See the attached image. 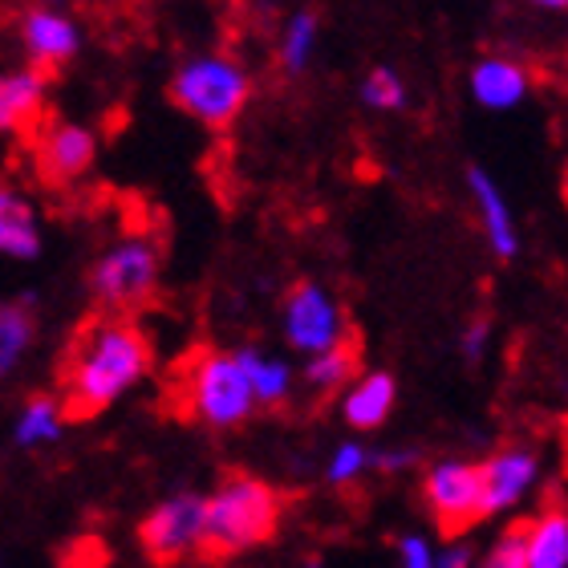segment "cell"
I'll list each match as a JSON object with an SVG mask.
<instances>
[{
    "label": "cell",
    "instance_id": "cell-9",
    "mask_svg": "<svg viewBox=\"0 0 568 568\" xmlns=\"http://www.w3.org/2000/svg\"><path fill=\"white\" fill-rule=\"evenodd\" d=\"M90 163H94V134L78 122H53L37 134V171L53 187L82 179Z\"/></svg>",
    "mask_w": 568,
    "mask_h": 568
},
{
    "label": "cell",
    "instance_id": "cell-26",
    "mask_svg": "<svg viewBox=\"0 0 568 568\" xmlns=\"http://www.w3.org/2000/svg\"><path fill=\"white\" fill-rule=\"evenodd\" d=\"M398 557H403L406 568H430L438 560L435 548L426 545L423 536H403V540H398Z\"/></svg>",
    "mask_w": 568,
    "mask_h": 568
},
{
    "label": "cell",
    "instance_id": "cell-14",
    "mask_svg": "<svg viewBox=\"0 0 568 568\" xmlns=\"http://www.w3.org/2000/svg\"><path fill=\"white\" fill-rule=\"evenodd\" d=\"M467 191H471L475 207H479V220H484V232L491 240V252H496L499 261H511L516 248H520V240H516V224H511V212L499 187L491 183L484 166H471L467 171Z\"/></svg>",
    "mask_w": 568,
    "mask_h": 568
},
{
    "label": "cell",
    "instance_id": "cell-11",
    "mask_svg": "<svg viewBox=\"0 0 568 568\" xmlns=\"http://www.w3.org/2000/svg\"><path fill=\"white\" fill-rule=\"evenodd\" d=\"M37 70H17L0 78V126L9 134L37 131V122L45 114V78Z\"/></svg>",
    "mask_w": 568,
    "mask_h": 568
},
{
    "label": "cell",
    "instance_id": "cell-6",
    "mask_svg": "<svg viewBox=\"0 0 568 568\" xmlns=\"http://www.w3.org/2000/svg\"><path fill=\"white\" fill-rule=\"evenodd\" d=\"M423 491L443 532H463L487 516V475L475 463H438Z\"/></svg>",
    "mask_w": 568,
    "mask_h": 568
},
{
    "label": "cell",
    "instance_id": "cell-29",
    "mask_svg": "<svg viewBox=\"0 0 568 568\" xmlns=\"http://www.w3.org/2000/svg\"><path fill=\"white\" fill-rule=\"evenodd\" d=\"M467 560H471V552H467V548H447V552H443V557H438L435 565H443V568H463Z\"/></svg>",
    "mask_w": 568,
    "mask_h": 568
},
{
    "label": "cell",
    "instance_id": "cell-28",
    "mask_svg": "<svg viewBox=\"0 0 568 568\" xmlns=\"http://www.w3.org/2000/svg\"><path fill=\"white\" fill-rule=\"evenodd\" d=\"M410 459H415L410 450H378V455H369V463L382 467V471H398V467H406Z\"/></svg>",
    "mask_w": 568,
    "mask_h": 568
},
{
    "label": "cell",
    "instance_id": "cell-18",
    "mask_svg": "<svg viewBox=\"0 0 568 568\" xmlns=\"http://www.w3.org/2000/svg\"><path fill=\"white\" fill-rule=\"evenodd\" d=\"M240 362L248 369L252 390H256V403L261 406H281L293 390V369L276 362V357L261 354V349H240Z\"/></svg>",
    "mask_w": 568,
    "mask_h": 568
},
{
    "label": "cell",
    "instance_id": "cell-2",
    "mask_svg": "<svg viewBox=\"0 0 568 568\" xmlns=\"http://www.w3.org/2000/svg\"><path fill=\"white\" fill-rule=\"evenodd\" d=\"M276 524H281V496L273 487L252 475H232L207 496L203 552H212V557L248 552V548L273 540Z\"/></svg>",
    "mask_w": 568,
    "mask_h": 568
},
{
    "label": "cell",
    "instance_id": "cell-3",
    "mask_svg": "<svg viewBox=\"0 0 568 568\" xmlns=\"http://www.w3.org/2000/svg\"><path fill=\"white\" fill-rule=\"evenodd\" d=\"M183 398H187L191 415L215 430L240 426L252 415V406H261L240 354H215V349L195 354L187 378H183Z\"/></svg>",
    "mask_w": 568,
    "mask_h": 568
},
{
    "label": "cell",
    "instance_id": "cell-7",
    "mask_svg": "<svg viewBox=\"0 0 568 568\" xmlns=\"http://www.w3.org/2000/svg\"><path fill=\"white\" fill-rule=\"evenodd\" d=\"M284 337H288L293 349L313 357L321 349L349 342V325H345L342 305L321 284L305 281L284 296Z\"/></svg>",
    "mask_w": 568,
    "mask_h": 568
},
{
    "label": "cell",
    "instance_id": "cell-15",
    "mask_svg": "<svg viewBox=\"0 0 568 568\" xmlns=\"http://www.w3.org/2000/svg\"><path fill=\"white\" fill-rule=\"evenodd\" d=\"M471 94L487 110H511L528 94V78L516 61L508 58H487L471 70Z\"/></svg>",
    "mask_w": 568,
    "mask_h": 568
},
{
    "label": "cell",
    "instance_id": "cell-12",
    "mask_svg": "<svg viewBox=\"0 0 568 568\" xmlns=\"http://www.w3.org/2000/svg\"><path fill=\"white\" fill-rule=\"evenodd\" d=\"M536 471H540V463H536L532 450L524 447H508L491 455L484 463V475H487V516H496V511L511 508L516 499L536 484Z\"/></svg>",
    "mask_w": 568,
    "mask_h": 568
},
{
    "label": "cell",
    "instance_id": "cell-16",
    "mask_svg": "<svg viewBox=\"0 0 568 568\" xmlns=\"http://www.w3.org/2000/svg\"><path fill=\"white\" fill-rule=\"evenodd\" d=\"M0 252L12 256V261H33L37 252H41V232H37L33 207L21 195H12V191L0 195Z\"/></svg>",
    "mask_w": 568,
    "mask_h": 568
},
{
    "label": "cell",
    "instance_id": "cell-24",
    "mask_svg": "<svg viewBox=\"0 0 568 568\" xmlns=\"http://www.w3.org/2000/svg\"><path fill=\"white\" fill-rule=\"evenodd\" d=\"M369 467V455L357 443H342V447L333 450V459H329V479L333 484H354L357 475Z\"/></svg>",
    "mask_w": 568,
    "mask_h": 568
},
{
    "label": "cell",
    "instance_id": "cell-5",
    "mask_svg": "<svg viewBox=\"0 0 568 568\" xmlns=\"http://www.w3.org/2000/svg\"><path fill=\"white\" fill-rule=\"evenodd\" d=\"M90 284L110 313H131V308L146 305L159 284V248L151 240H122L98 256Z\"/></svg>",
    "mask_w": 568,
    "mask_h": 568
},
{
    "label": "cell",
    "instance_id": "cell-25",
    "mask_svg": "<svg viewBox=\"0 0 568 568\" xmlns=\"http://www.w3.org/2000/svg\"><path fill=\"white\" fill-rule=\"evenodd\" d=\"M491 568H528V532H508L491 548Z\"/></svg>",
    "mask_w": 568,
    "mask_h": 568
},
{
    "label": "cell",
    "instance_id": "cell-23",
    "mask_svg": "<svg viewBox=\"0 0 568 568\" xmlns=\"http://www.w3.org/2000/svg\"><path fill=\"white\" fill-rule=\"evenodd\" d=\"M362 98H366V106L374 110H398L406 98V85L398 82V73L390 70H374L362 85Z\"/></svg>",
    "mask_w": 568,
    "mask_h": 568
},
{
    "label": "cell",
    "instance_id": "cell-13",
    "mask_svg": "<svg viewBox=\"0 0 568 568\" xmlns=\"http://www.w3.org/2000/svg\"><path fill=\"white\" fill-rule=\"evenodd\" d=\"M394 403H398V386H394L390 374H362L354 386H345L342 394V415L354 430H378L386 418H390Z\"/></svg>",
    "mask_w": 568,
    "mask_h": 568
},
{
    "label": "cell",
    "instance_id": "cell-20",
    "mask_svg": "<svg viewBox=\"0 0 568 568\" xmlns=\"http://www.w3.org/2000/svg\"><path fill=\"white\" fill-rule=\"evenodd\" d=\"M61 418H65V406L53 403V398H33V403H24L21 418H17V447H45L53 438L61 435Z\"/></svg>",
    "mask_w": 568,
    "mask_h": 568
},
{
    "label": "cell",
    "instance_id": "cell-4",
    "mask_svg": "<svg viewBox=\"0 0 568 568\" xmlns=\"http://www.w3.org/2000/svg\"><path fill=\"white\" fill-rule=\"evenodd\" d=\"M171 98L183 114L195 122L224 131L240 119V110L248 106V73L240 70L236 61L207 53V58L187 61L171 82Z\"/></svg>",
    "mask_w": 568,
    "mask_h": 568
},
{
    "label": "cell",
    "instance_id": "cell-17",
    "mask_svg": "<svg viewBox=\"0 0 568 568\" xmlns=\"http://www.w3.org/2000/svg\"><path fill=\"white\" fill-rule=\"evenodd\" d=\"M528 568H568V516L545 511L528 524Z\"/></svg>",
    "mask_w": 568,
    "mask_h": 568
},
{
    "label": "cell",
    "instance_id": "cell-21",
    "mask_svg": "<svg viewBox=\"0 0 568 568\" xmlns=\"http://www.w3.org/2000/svg\"><path fill=\"white\" fill-rule=\"evenodd\" d=\"M33 342V313L24 305L0 308V369H12Z\"/></svg>",
    "mask_w": 568,
    "mask_h": 568
},
{
    "label": "cell",
    "instance_id": "cell-8",
    "mask_svg": "<svg viewBox=\"0 0 568 568\" xmlns=\"http://www.w3.org/2000/svg\"><path fill=\"white\" fill-rule=\"evenodd\" d=\"M207 536V499L179 496L166 499L139 524V540L154 560H179L187 552H203Z\"/></svg>",
    "mask_w": 568,
    "mask_h": 568
},
{
    "label": "cell",
    "instance_id": "cell-1",
    "mask_svg": "<svg viewBox=\"0 0 568 568\" xmlns=\"http://www.w3.org/2000/svg\"><path fill=\"white\" fill-rule=\"evenodd\" d=\"M151 369V342L131 321H94L78 333L65 357V418H94L114 406Z\"/></svg>",
    "mask_w": 568,
    "mask_h": 568
},
{
    "label": "cell",
    "instance_id": "cell-19",
    "mask_svg": "<svg viewBox=\"0 0 568 568\" xmlns=\"http://www.w3.org/2000/svg\"><path fill=\"white\" fill-rule=\"evenodd\" d=\"M354 369H357V345L342 342V345H333V349H321V354L308 357L305 382L317 394H333L354 378Z\"/></svg>",
    "mask_w": 568,
    "mask_h": 568
},
{
    "label": "cell",
    "instance_id": "cell-27",
    "mask_svg": "<svg viewBox=\"0 0 568 568\" xmlns=\"http://www.w3.org/2000/svg\"><path fill=\"white\" fill-rule=\"evenodd\" d=\"M484 345H487V321H471L467 333H463V354L471 357H484Z\"/></svg>",
    "mask_w": 568,
    "mask_h": 568
},
{
    "label": "cell",
    "instance_id": "cell-22",
    "mask_svg": "<svg viewBox=\"0 0 568 568\" xmlns=\"http://www.w3.org/2000/svg\"><path fill=\"white\" fill-rule=\"evenodd\" d=\"M313 41H317V17L313 12H296L293 21L284 24V37H281L284 70L288 73L305 70V61L313 58Z\"/></svg>",
    "mask_w": 568,
    "mask_h": 568
},
{
    "label": "cell",
    "instance_id": "cell-10",
    "mask_svg": "<svg viewBox=\"0 0 568 568\" xmlns=\"http://www.w3.org/2000/svg\"><path fill=\"white\" fill-rule=\"evenodd\" d=\"M21 41H24V53L41 70H58V65H65L78 53V29H73V21H65L61 12H49V9L24 12Z\"/></svg>",
    "mask_w": 568,
    "mask_h": 568
},
{
    "label": "cell",
    "instance_id": "cell-30",
    "mask_svg": "<svg viewBox=\"0 0 568 568\" xmlns=\"http://www.w3.org/2000/svg\"><path fill=\"white\" fill-rule=\"evenodd\" d=\"M532 4H545V9H568V0H532Z\"/></svg>",
    "mask_w": 568,
    "mask_h": 568
}]
</instances>
